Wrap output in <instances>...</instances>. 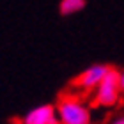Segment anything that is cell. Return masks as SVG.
<instances>
[{
	"label": "cell",
	"mask_w": 124,
	"mask_h": 124,
	"mask_svg": "<svg viewBox=\"0 0 124 124\" xmlns=\"http://www.w3.org/2000/svg\"><path fill=\"white\" fill-rule=\"evenodd\" d=\"M57 114L60 124H91V110L78 96H62Z\"/></svg>",
	"instance_id": "cell-1"
},
{
	"label": "cell",
	"mask_w": 124,
	"mask_h": 124,
	"mask_svg": "<svg viewBox=\"0 0 124 124\" xmlns=\"http://www.w3.org/2000/svg\"><path fill=\"white\" fill-rule=\"evenodd\" d=\"M121 78H119V71L110 67V71L105 75V78L101 80V83L96 87L94 91V105L96 106H110L117 105V101L121 98Z\"/></svg>",
	"instance_id": "cell-2"
},
{
	"label": "cell",
	"mask_w": 124,
	"mask_h": 124,
	"mask_svg": "<svg viewBox=\"0 0 124 124\" xmlns=\"http://www.w3.org/2000/svg\"><path fill=\"white\" fill-rule=\"evenodd\" d=\"M108 71H110V66L106 64H92L78 75V78L75 80V85L82 91H96V87L101 83V80Z\"/></svg>",
	"instance_id": "cell-3"
},
{
	"label": "cell",
	"mask_w": 124,
	"mask_h": 124,
	"mask_svg": "<svg viewBox=\"0 0 124 124\" xmlns=\"http://www.w3.org/2000/svg\"><path fill=\"white\" fill-rule=\"evenodd\" d=\"M23 124H60L57 106L46 105V103L34 106L25 114Z\"/></svg>",
	"instance_id": "cell-4"
},
{
	"label": "cell",
	"mask_w": 124,
	"mask_h": 124,
	"mask_svg": "<svg viewBox=\"0 0 124 124\" xmlns=\"http://www.w3.org/2000/svg\"><path fill=\"white\" fill-rule=\"evenodd\" d=\"M85 9V0H60L59 11L62 16H73Z\"/></svg>",
	"instance_id": "cell-5"
},
{
	"label": "cell",
	"mask_w": 124,
	"mask_h": 124,
	"mask_svg": "<svg viewBox=\"0 0 124 124\" xmlns=\"http://www.w3.org/2000/svg\"><path fill=\"white\" fill-rule=\"evenodd\" d=\"M119 78H121V89H122V92H124V69L119 71Z\"/></svg>",
	"instance_id": "cell-6"
},
{
	"label": "cell",
	"mask_w": 124,
	"mask_h": 124,
	"mask_svg": "<svg viewBox=\"0 0 124 124\" xmlns=\"http://www.w3.org/2000/svg\"><path fill=\"white\" fill-rule=\"evenodd\" d=\"M110 124H124V117H117V119H114Z\"/></svg>",
	"instance_id": "cell-7"
}]
</instances>
